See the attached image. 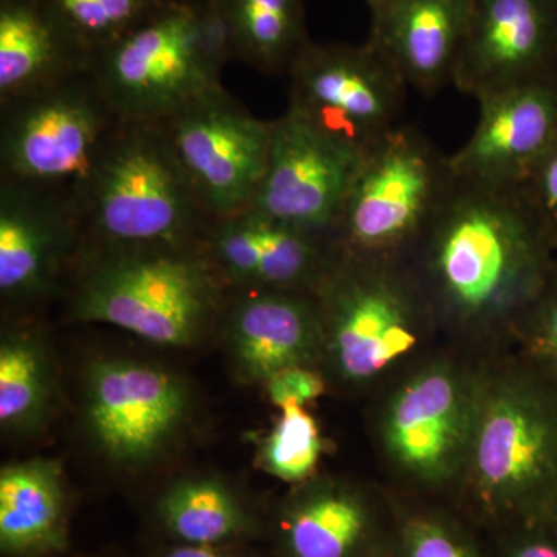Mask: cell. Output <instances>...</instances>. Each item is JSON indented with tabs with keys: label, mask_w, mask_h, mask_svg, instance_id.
<instances>
[{
	"label": "cell",
	"mask_w": 557,
	"mask_h": 557,
	"mask_svg": "<svg viewBox=\"0 0 557 557\" xmlns=\"http://www.w3.org/2000/svg\"><path fill=\"white\" fill-rule=\"evenodd\" d=\"M401 262L435 321L491 333L519 330L547 284L556 251L518 190L454 178Z\"/></svg>",
	"instance_id": "cell-1"
},
{
	"label": "cell",
	"mask_w": 557,
	"mask_h": 557,
	"mask_svg": "<svg viewBox=\"0 0 557 557\" xmlns=\"http://www.w3.org/2000/svg\"><path fill=\"white\" fill-rule=\"evenodd\" d=\"M461 515L480 530L557 522V376L530 359L485 381Z\"/></svg>",
	"instance_id": "cell-2"
},
{
	"label": "cell",
	"mask_w": 557,
	"mask_h": 557,
	"mask_svg": "<svg viewBox=\"0 0 557 557\" xmlns=\"http://www.w3.org/2000/svg\"><path fill=\"white\" fill-rule=\"evenodd\" d=\"M72 284L73 321L101 322L174 347L199 339L228 295L201 247H84Z\"/></svg>",
	"instance_id": "cell-3"
},
{
	"label": "cell",
	"mask_w": 557,
	"mask_h": 557,
	"mask_svg": "<svg viewBox=\"0 0 557 557\" xmlns=\"http://www.w3.org/2000/svg\"><path fill=\"white\" fill-rule=\"evenodd\" d=\"M76 208L97 248H200L214 220L159 121H121Z\"/></svg>",
	"instance_id": "cell-4"
},
{
	"label": "cell",
	"mask_w": 557,
	"mask_h": 557,
	"mask_svg": "<svg viewBox=\"0 0 557 557\" xmlns=\"http://www.w3.org/2000/svg\"><path fill=\"white\" fill-rule=\"evenodd\" d=\"M231 61L236 49L218 0H168L98 50L91 73L121 120L161 121L222 86Z\"/></svg>",
	"instance_id": "cell-5"
},
{
	"label": "cell",
	"mask_w": 557,
	"mask_h": 557,
	"mask_svg": "<svg viewBox=\"0 0 557 557\" xmlns=\"http://www.w3.org/2000/svg\"><path fill=\"white\" fill-rule=\"evenodd\" d=\"M121 121L91 70L0 102V180L76 205Z\"/></svg>",
	"instance_id": "cell-6"
},
{
	"label": "cell",
	"mask_w": 557,
	"mask_h": 557,
	"mask_svg": "<svg viewBox=\"0 0 557 557\" xmlns=\"http://www.w3.org/2000/svg\"><path fill=\"white\" fill-rule=\"evenodd\" d=\"M453 182L449 157L424 134L388 131L366 152L330 234L339 258L401 262Z\"/></svg>",
	"instance_id": "cell-7"
},
{
	"label": "cell",
	"mask_w": 557,
	"mask_h": 557,
	"mask_svg": "<svg viewBox=\"0 0 557 557\" xmlns=\"http://www.w3.org/2000/svg\"><path fill=\"white\" fill-rule=\"evenodd\" d=\"M325 347L341 379H376L420 343L435 321L403 262L336 259L314 289Z\"/></svg>",
	"instance_id": "cell-8"
},
{
	"label": "cell",
	"mask_w": 557,
	"mask_h": 557,
	"mask_svg": "<svg viewBox=\"0 0 557 557\" xmlns=\"http://www.w3.org/2000/svg\"><path fill=\"white\" fill-rule=\"evenodd\" d=\"M485 381L435 362L395 392L383 417L388 458L418 485L438 490L467 468Z\"/></svg>",
	"instance_id": "cell-9"
},
{
	"label": "cell",
	"mask_w": 557,
	"mask_h": 557,
	"mask_svg": "<svg viewBox=\"0 0 557 557\" xmlns=\"http://www.w3.org/2000/svg\"><path fill=\"white\" fill-rule=\"evenodd\" d=\"M159 123L212 218L249 207L265 174L271 121L252 115L219 86Z\"/></svg>",
	"instance_id": "cell-10"
},
{
	"label": "cell",
	"mask_w": 557,
	"mask_h": 557,
	"mask_svg": "<svg viewBox=\"0 0 557 557\" xmlns=\"http://www.w3.org/2000/svg\"><path fill=\"white\" fill-rule=\"evenodd\" d=\"M288 78L289 109L364 150L398 126L409 89L369 42L311 40Z\"/></svg>",
	"instance_id": "cell-11"
},
{
	"label": "cell",
	"mask_w": 557,
	"mask_h": 557,
	"mask_svg": "<svg viewBox=\"0 0 557 557\" xmlns=\"http://www.w3.org/2000/svg\"><path fill=\"white\" fill-rule=\"evenodd\" d=\"M366 152L288 108L271 121L265 174L248 208L330 236Z\"/></svg>",
	"instance_id": "cell-12"
},
{
	"label": "cell",
	"mask_w": 557,
	"mask_h": 557,
	"mask_svg": "<svg viewBox=\"0 0 557 557\" xmlns=\"http://www.w3.org/2000/svg\"><path fill=\"white\" fill-rule=\"evenodd\" d=\"M91 437L120 465H141L164 448L188 409L182 381L168 370L106 358L87 370Z\"/></svg>",
	"instance_id": "cell-13"
},
{
	"label": "cell",
	"mask_w": 557,
	"mask_h": 557,
	"mask_svg": "<svg viewBox=\"0 0 557 557\" xmlns=\"http://www.w3.org/2000/svg\"><path fill=\"white\" fill-rule=\"evenodd\" d=\"M552 79H557V0H472L454 86L479 101Z\"/></svg>",
	"instance_id": "cell-14"
},
{
	"label": "cell",
	"mask_w": 557,
	"mask_h": 557,
	"mask_svg": "<svg viewBox=\"0 0 557 557\" xmlns=\"http://www.w3.org/2000/svg\"><path fill=\"white\" fill-rule=\"evenodd\" d=\"M84 247L72 200L0 180V295L7 306H35L60 292Z\"/></svg>",
	"instance_id": "cell-15"
},
{
	"label": "cell",
	"mask_w": 557,
	"mask_h": 557,
	"mask_svg": "<svg viewBox=\"0 0 557 557\" xmlns=\"http://www.w3.org/2000/svg\"><path fill=\"white\" fill-rule=\"evenodd\" d=\"M201 249L228 289L314 293L338 259L332 237L249 208L212 220Z\"/></svg>",
	"instance_id": "cell-16"
},
{
	"label": "cell",
	"mask_w": 557,
	"mask_h": 557,
	"mask_svg": "<svg viewBox=\"0 0 557 557\" xmlns=\"http://www.w3.org/2000/svg\"><path fill=\"white\" fill-rule=\"evenodd\" d=\"M478 102V124L463 148L449 157L450 174L480 188L519 190L557 137V79Z\"/></svg>",
	"instance_id": "cell-17"
},
{
	"label": "cell",
	"mask_w": 557,
	"mask_h": 557,
	"mask_svg": "<svg viewBox=\"0 0 557 557\" xmlns=\"http://www.w3.org/2000/svg\"><path fill=\"white\" fill-rule=\"evenodd\" d=\"M220 317L242 379L269 381L281 370L307 366L325 347L314 293L228 289Z\"/></svg>",
	"instance_id": "cell-18"
},
{
	"label": "cell",
	"mask_w": 557,
	"mask_h": 557,
	"mask_svg": "<svg viewBox=\"0 0 557 557\" xmlns=\"http://www.w3.org/2000/svg\"><path fill=\"white\" fill-rule=\"evenodd\" d=\"M370 38L406 86L423 95L453 83L472 0H368Z\"/></svg>",
	"instance_id": "cell-19"
},
{
	"label": "cell",
	"mask_w": 557,
	"mask_h": 557,
	"mask_svg": "<svg viewBox=\"0 0 557 557\" xmlns=\"http://www.w3.org/2000/svg\"><path fill=\"white\" fill-rule=\"evenodd\" d=\"M94 57L51 0H0V102L89 72Z\"/></svg>",
	"instance_id": "cell-20"
},
{
	"label": "cell",
	"mask_w": 557,
	"mask_h": 557,
	"mask_svg": "<svg viewBox=\"0 0 557 557\" xmlns=\"http://www.w3.org/2000/svg\"><path fill=\"white\" fill-rule=\"evenodd\" d=\"M392 525L357 487L318 482L285 509L282 541L287 557H362L387 547Z\"/></svg>",
	"instance_id": "cell-21"
},
{
	"label": "cell",
	"mask_w": 557,
	"mask_h": 557,
	"mask_svg": "<svg viewBox=\"0 0 557 557\" xmlns=\"http://www.w3.org/2000/svg\"><path fill=\"white\" fill-rule=\"evenodd\" d=\"M65 545V504L60 465L35 458L0 472V547L35 557Z\"/></svg>",
	"instance_id": "cell-22"
},
{
	"label": "cell",
	"mask_w": 557,
	"mask_h": 557,
	"mask_svg": "<svg viewBox=\"0 0 557 557\" xmlns=\"http://www.w3.org/2000/svg\"><path fill=\"white\" fill-rule=\"evenodd\" d=\"M237 61L265 75H288L311 42L306 0H218Z\"/></svg>",
	"instance_id": "cell-23"
},
{
	"label": "cell",
	"mask_w": 557,
	"mask_h": 557,
	"mask_svg": "<svg viewBox=\"0 0 557 557\" xmlns=\"http://www.w3.org/2000/svg\"><path fill=\"white\" fill-rule=\"evenodd\" d=\"M42 343L30 330L10 329L0 343V423L7 431L38 424L49 405L51 375Z\"/></svg>",
	"instance_id": "cell-24"
},
{
	"label": "cell",
	"mask_w": 557,
	"mask_h": 557,
	"mask_svg": "<svg viewBox=\"0 0 557 557\" xmlns=\"http://www.w3.org/2000/svg\"><path fill=\"white\" fill-rule=\"evenodd\" d=\"M160 515L190 545H212L233 537L247 525L230 491L214 480L190 479L172 486L161 498Z\"/></svg>",
	"instance_id": "cell-25"
},
{
	"label": "cell",
	"mask_w": 557,
	"mask_h": 557,
	"mask_svg": "<svg viewBox=\"0 0 557 557\" xmlns=\"http://www.w3.org/2000/svg\"><path fill=\"white\" fill-rule=\"evenodd\" d=\"M461 512L397 509L388 557H491L486 534Z\"/></svg>",
	"instance_id": "cell-26"
},
{
	"label": "cell",
	"mask_w": 557,
	"mask_h": 557,
	"mask_svg": "<svg viewBox=\"0 0 557 557\" xmlns=\"http://www.w3.org/2000/svg\"><path fill=\"white\" fill-rule=\"evenodd\" d=\"M281 410L276 426L260 448V465L282 482H306L322 454L317 421L300 405H287Z\"/></svg>",
	"instance_id": "cell-27"
},
{
	"label": "cell",
	"mask_w": 557,
	"mask_h": 557,
	"mask_svg": "<svg viewBox=\"0 0 557 557\" xmlns=\"http://www.w3.org/2000/svg\"><path fill=\"white\" fill-rule=\"evenodd\" d=\"M95 53L126 35L168 0H51Z\"/></svg>",
	"instance_id": "cell-28"
},
{
	"label": "cell",
	"mask_w": 557,
	"mask_h": 557,
	"mask_svg": "<svg viewBox=\"0 0 557 557\" xmlns=\"http://www.w3.org/2000/svg\"><path fill=\"white\" fill-rule=\"evenodd\" d=\"M519 332L530 346L531 359L557 376V259Z\"/></svg>",
	"instance_id": "cell-29"
},
{
	"label": "cell",
	"mask_w": 557,
	"mask_h": 557,
	"mask_svg": "<svg viewBox=\"0 0 557 557\" xmlns=\"http://www.w3.org/2000/svg\"><path fill=\"white\" fill-rule=\"evenodd\" d=\"M518 193L557 252V137Z\"/></svg>",
	"instance_id": "cell-30"
},
{
	"label": "cell",
	"mask_w": 557,
	"mask_h": 557,
	"mask_svg": "<svg viewBox=\"0 0 557 557\" xmlns=\"http://www.w3.org/2000/svg\"><path fill=\"white\" fill-rule=\"evenodd\" d=\"M483 533L491 557H557V522L523 523Z\"/></svg>",
	"instance_id": "cell-31"
},
{
	"label": "cell",
	"mask_w": 557,
	"mask_h": 557,
	"mask_svg": "<svg viewBox=\"0 0 557 557\" xmlns=\"http://www.w3.org/2000/svg\"><path fill=\"white\" fill-rule=\"evenodd\" d=\"M267 391L278 409L287 405L306 406L325 392V383L319 373L307 366L281 370L267 381Z\"/></svg>",
	"instance_id": "cell-32"
},
{
	"label": "cell",
	"mask_w": 557,
	"mask_h": 557,
	"mask_svg": "<svg viewBox=\"0 0 557 557\" xmlns=\"http://www.w3.org/2000/svg\"><path fill=\"white\" fill-rule=\"evenodd\" d=\"M166 557H225L208 545H188V547L177 548L171 552Z\"/></svg>",
	"instance_id": "cell-33"
},
{
	"label": "cell",
	"mask_w": 557,
	"mask_h": 557,
	"mask_svg": "<svg viewBox=\"0 0 557 557\" xmlns=\"http://www.w3.org/2000/svg\"><path fill=\"white\" fill-rule=\"evenodd\" d=\"M387 547H388V544H387ZM387 547L381 548V549H379V552H373V553H370V555L362 556V557H388Z\"/></svg>",
	"instance_id": "cell-34"
},
{
	"label": "cell",
	"mask_w": 557,
	"mask_h": 557,
	"mask_svg": "<svg viewBox=\"0 0 557 557\" xmlns=\"http://www.w3.org/2000/svg\"><path fill=\"white\" fill-rule=\"evenodd\" d=\"M364 2H368V0H364Z\"/></svg>",
	"instance_id": "cell-35"
}]
</instances>
